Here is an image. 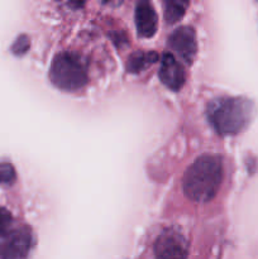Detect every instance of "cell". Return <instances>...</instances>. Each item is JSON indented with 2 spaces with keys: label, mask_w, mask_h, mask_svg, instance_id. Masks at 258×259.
<instances>
[{
  "label": "cell",
  "mask_w": 258,
  "mask_h": 259,
  "mask_svg": "<svg viewBox=\"0 0 258 259\" xmlns=\"http://www.w3.org/2000/svg\"><path fill=\"white\" fill-rule=\"evenodd\" d=\"M223 181V162L217 154H204L187 168L182 186L185 195L196 202L214 199Z\"/></svg>",
  "instance_id": "cell-1"
},
{
  "label": "cell",
  "mask_w": 258,
  "mask_h": 259,
  "mask_svg": "<svg viewBox=\"0 0 258 259\" xmlns=\"http://www.w3.org/2000/svg\"><path fill=\"white\" fill-rule=\"evenodd\" d=\"M253 103L245 98H219L207 108L212 128L222 136H234L244 131L253 116Z\"/></svg>",
  "instance_id": "cell-2"
},
{
  "label": "cell",
  "mask_w": 258,
  "mask_h": 259,
  "mask_svg": "<svg viewBox=\"0 0 258 259\" xmlns=\"http://www.w3.org/2000/svg\"><path fill=\"white\" fill-rule=\"evenodd\" d=\"M50 78L53 85L63 91H78L88 83V68L80 56L62 52L52 61Z\"/></svg>",
  "instance_id": "cell-3"
},
{
  "label": "cell",
  "mask_w": 258,
  "mask_h": 259,
  "mask_svg": "<svg viewBox=\"0 0 258 259\" xmlns=\"http://www.w3.org/2000/svg\"><path fill=\"white\" fill-rule=\"evenodd\" d=\"M33 244V235L29 228L22 227L9 230L0 242V257L17 259L27 257Z\"/></svg>",
  "instance_id": "cell-4"
},
{
  "label": "cell",
  "mask_w": 258,
  "mask_h": 259,
  "mask_svg": "<svg viewBox=\"0 0 258 259\" xmlns=\"http://www.w3.org/2000/svg\"><path fill=\"white\" fill-rule=\"evenodd\" d=\"M168 46L186 65H191L197 52L196 33L191 27H180L169 35Z\"/></svg>",
  "instance_id": "cell-5"
},
{
  "label": "cell",
  "mask_w": 258,
  "mask_h": 259,
  "mask_svg": "<svg viewBox=\"0 0 258 259\" xmlns=\"http://www.w3.org/2000/svg\"><path fill=\"white\" fill-rule=\"evenodd\" d=\"M154 254L158 258L187 257V243L176 230H164L154 243Z\"/></svg>",
  "instance_id": "cell-6"
},
{
  "label": "cell",
  "mask_w": 258,
  "mask_h": 259,
  "mask_svg": "<svg viewBox=\"0 0 258 259\" xmlns=\"http://www.w3.org/2000/svg\"><path fill=\"white\" fill-rule=\"evenodd\" d=\"M158 75L162 83L174 91L180 90L186 80L185 68L171 53H163L162 56Z\"/></svg>",
  "instance_id": "cell-7"
},
{
  "label": "cell",
  "mask_w": 258,
  "mask_h": 259,
  "mask_svg": "<svg viewBox=\"0 0 258 259\" xmlns=\"http://www.w3.org/2000/svg\"><path fill=\"white\" fill-rule=\"evenodd\" d=\"M136 25L137 32L143 38L153 37L157 32L158 18L151 0H137Z\"/></svg>",
  "instance_id": "cell-8"
},
{
  "label": "cell",
  "mask_w": 258,
  "mask_h": 259,
  "mask_svg": "<svg viewBox=\"0 0 258 259\" xmlns=\"http://www.w3.org/2000/svg\"><path fill=\"white\" fill-rule=\"evenodd\" d=\"M158 60L159 57L156 52H134L129 57L126 67H128L129 72L137 73L146 70L147 67L156 63Z\"/></svg>",
  "instance_id": "cell-9"
},
{
  "label": "cell",
  "mask_w": 258,
  "mask_h": 259,
  "mask_svg": "<svg viewBox=\"0 0 258 259\" xmlns=\"http://www.w3.org/2000/svg\"><path fill=\"white\" fill-rule=\"evenodd\" d=\"M163 2L164 19L169 24L179 22L184 17L189 5V0H162Z\"/></svg>",
  "instance_id": "cell-10"
},
{
  "label": "cell",
  "mask_w": 258,
  "mask_h": 259,
  "mask_svg": "<svg viewBox=\"0 0 258 259\" xmlns=\"http://www.w3.org/2000/svg\"><path fill=\"white\" fill-rule=\"evenodd\" d=\"M15 181V169L10 163H0V184L10 185Z\"/></svg>",
  "instance_id": "cell-11"
},
{
  "label": "cell",
  "mask_w": 258,
  "mask_h": 259,
  "mask_svg": "<svg viewBox=\"0 0 258 259\" xmlns=\"http://www.w3.org/2000/svg\"><path fill=\"white\" fill-rule=\"evenodd\" d=\"M13 218L12 214L4 207H0V237H4L12 225Z\"/></svg>",
  "instance_id": "cell-12"
},
{
  "label": "cell",
  "mask_w": 258,
  "mask_h": 259,
  "mask_svg": "<svg viewBox=\"0 0 258 259\" xmlns=\"http://www.w3.org/2000/svg\"><path fill=\"white\" fill-rule=\"evenodd\" d=\"M28 48H29V38L27 35H20V37H18L14 45L12 46L13 53L17 56L24 55L28 51Z\"/></svg>",
  "instance_id": "cell-13"
},
{
  "label": "cell",
  "mask_w": 258,
  "mask_h": 259,
  "mask_svg": "<svg viewBox=\"0 0 258 259\" xmlns=\"http://www.w3.org/2000/svg\"><path fill=\"white\" fill-rule=\"evenodd\" d=\"M61 3H63L65 5H67L71 9H78V8L83 7L86 0H60Z\"/></svg>",
  "instance_id": "cell-14"
},
{
  "label": "cell",
  "mask_w": 258,
  "mask_h": 259,
  "mask_svg": "<svg viewBox=\"0 0 258 259\" xmlns=\"http://www.w3.org/2000/svg\"><path fill=\"white\" fill-rule=\"evenodd\" d=\"M104 4H120L121 0H103Z\"/></svg>",
  "instance_id": "cell-15"
}]
</instances>
